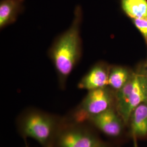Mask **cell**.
<instances>
[{
  "mask_svg": "<svg viewBox=\"0 0 147 147\" xmlns=\"http://www.w3.org/2000/svg\"><path fill=\"white\" fill-rule=\"evenodd\" d=\"M82 19L81 8L78 6L71 26L58 37L50 50V58L58 74L60 85L63 88L81 57L80 26Z\"/></svg>",
  "mask_w": 147,
  "mask_h": 147,
  "instance_id": "cell-1",
  "label": "cell"
},
{
  "mask_svg": "<svg viewBox=\"0 0 147 147\" xmlns=\"http://www.w3.org/2000/svg\"><path fill=\"white\" fill-rule=\"evenodd\" d=\"M61 124L53 116L37 110H30L18 121L20 134L35 140L43 147H52Z\"/></svg>",
  "mask_w": 147,
  "mask_h": 147,
  "instance_id": "cell-2",
  "label": "cell"
},
{
  "mask_svg": "<svg viewBox=\"0 0 147 147\" xmlns=\"http://www.w3.org/2000/svg\"><path fill=\"white\" fill-rule=\"evenodd\" d=\"M63 125L60 126L52 147H96L101 144L81 124Z\"/></svg>",
  "mask_w": 147,
  "mask_h": 147,
  "instance_id": "cell-3",
  "label": "cell"
},
{
  "mask_svg": "<svg viewBox=\"0 0 147 147\" xmlns=\"http://www.w3.org/2000/svg\"><path fill=\"white\" fill-rule=\"evenodd\" d=\"M112 99L105 88L90 90L74 112V123L82 124L110 108Z\"/></svg>",
  "mask_w": 147,
  "mask_h": 147,
  "instance_id": "cell-4",
  "label": "cell"
},
{
  "mask_svg": "<svg viewBox=\"0 0 147 147\" xmlns=\"http://www.w3.org/2000/svg\"><path fill=\"white\" fill-rule=\"evenodd\" d=\"M88 121L109 136H118L122 131L121 119L111 107L93 116Z\"/></svg>",
  "mask_w": 147,
  "mask_h": 147,
  "instance_id": "cell-5",
  "label": "cell"
},
{
  "mask_svg": "<svg viewBox=\"0 0 147 147\" xmlns=\"http://www.w3.org/2000/svg\"><path fill=\"white\" fill-rule=\"evenodd\" d=\"M109 75L103 67L96 65L82 78L78 86L80 89L88 91L105 88L108 85Z\"/></svg>",
  "mask_w": 147,
  "mask_h": 147,
  "instance_id": "cell-6",
  "label": "cell"
},
{
  "mask_svg": "<svg viewBox=\"0 0 147 147\" xmlns=\"http://www.w3.org/2000/svg\"><path fill=\"white\" fill-rule=\"evenodd\" d=\"M147 81L143 77H134V86L130 96L124 122H127L134 110L147 99Z\"/></svg>",
  "mask_w": 147,
  "mask_h": 147,
  "instance_id": "cell-7",
  "label": "cell"
},
{
  "mask_svg": "<svg viewBox=\"0 0 147 147\" xmlns=\"http://www.w3.org/2000/svg\"><path fill=\"white\" fill-rule=\"evenodd\" d=\"M25 0H1L0 2V28L13 24L24 8Z\"/></svg>",
  "mask_w": 147,
  "mask_h": 147,
  "instance_id": "cell-8",
  "label": "cell"
},
{
  "mask_svg": "<svg viewBox=\"0 0 147 147\" xmlns=\"http://www.w3.org/2000/svg\"><path fill=\"white\" fill-rule=\"evenodd\" d=\"M132 134L136 136L147 135V105L141 104L133 111L131 116Z\"/></svg>",
  "mask_w": 147,
  "mask_h": 147,
  "instance_id": "cell-9",
  "label": "cell"
},
{
  "mask_svg": "<svg viewBox=\"0 0 147 147\" xmlns=\"http://www.w3.org/2000/svg\"><path fill=\"white\" fill-rule=\"evenodd\" d=\"M121 7L133 20H147V0H121Z\"/></svg>",
  "mask_w": 147,
  "mask_h": 147,
  "instance_id": "cell-10",
  "label": "cell"
},
{
  "mask_svg": "<svg viewBox=\"0 0 147 147\" xmlns=\"http://www.w3.org/2000/svg\"><path fill=\"white\" fill-rule=\"evenodd\" d=\"M128 73L125 69L120 67L115 68L112 70L109 75L108 85L114 89H121L129 80Z\"/></svg>",
  "mask_w": 147,
  "mask_h": 147,
  "instance_id": "cell-11",
  "label": "cell"
},
{
  "mask_svg": "<svg viewBox=\"0 0 147 147\" xmlns=\"http://www.w3.org/2000/svg\"><path fill=\"white\" fill-rule=\"evenodd\" d=\"M134 21L135 26L141 32L147 43V20L134 19Z\"/></svg>",
  "mask_w": 147,
  "mask_h": 147,
  "instance_id": "cell-12",
  "label": "cell"
},
{
  "mask_svg": "<svg viewBox=\"0 0 147 147\" xmlns=\"http://www.w3.org/2000/svg\"><path fill=\"white\" fill-rule=\"evenodd\" d=\"M105 147V146H104V145H102V144H99V146H97V147Z\"/></svg>",
  "mask_w": 147,
  "mask_h": 147,
  "instance_id": "cell-13",
  "label": "cell"
}]
</instances>
